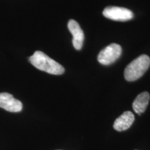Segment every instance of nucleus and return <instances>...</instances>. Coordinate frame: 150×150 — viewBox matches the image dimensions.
<instances>
[{
	"instance_id": "6",
	"label": "nucleus",
	"mask_w": 150,
	"mask_h": 150,
	"mask_svg": "<svg viewBox=\"0 0 150 150\" xmlns=\"http://www.w3.org/2000/svg\"><path fill=\"white\" fill-rule=\"evenodd\" d=\"M67 27L72 35V44L76 50L82 48L84 41V33L80 25L76 21L70 20L67 24Z\"/></svg>"
},
{
	"instance_id": "1",
	"label": "nucleus",
	"mask_w": 150,
	"mask_h": 150,
	"mask_svg": "<svg viewBox=\"0 0 150 150\" xmlns=\"http://www.w3.org/2000/svg\"><path fill=\"white\" fill-rule=\"evenodd\" d=\"M29 61L35 67L43 72L54 75L63 74L64 67L42 52L36 51L29 58Z\"/></svg>"
},
{
	"instance_id": "7",
	"label": "nucleus",
	"mask_w": 150,
	"mask_h": 150,
	"mask_svg": "<svg viewBox=\"0 0 150 150\" xmlns=\"http://www.w3.org/2000/svg\"><path fill=\"white\" fill-rule=\"evenodd\" d=\"M135 120L134 115L131 111H125L115 120L113 128L117 131H123L130 128Z\"/></svg>"
},
{
	"instance_id": "8",
	"label": "nucleus",
	"mask_w": 150,
	"mask_h": 150,
	"mask_svg": "<svg viewBox=\"0 0 150 150\" xmlns=\"http://www.w3.org/2000/svg\"><path fill=\"white\" fill-rule=\"evenodd\" d=\"M149 94L147 92H143L136 97L133 103V108L137 114L140 115L145 111L149 104Z\"/></svg>"
},
{
	"instance_id": "4",
	"label": "nucleus",
	"mask_w": 150,
	"mask_h": 150,
	"mask_svg": "<svg viewBox=\"0 0 150 150\" xmlns=\"http://www.w3.org/2000/svg\"><path fill=\"white\" fill-rule=\"evenodd\" d=\"M103 16L114 21L125 22L134 18L132 11L126 8L118 6H108L103 11Z\"/></svg>"
},
{
	"instance_id": "2",
	"label": "nucleus",
	"mask_w": 150,
	"mask_h": 150,
	"mask_svg": "<svg viewBox=\"0 0 150 150\" xmlns=\"http://www.w3.org/2000/svg\"><path fill=\"white\" fill-rule=\"evenodd\" d=\"M150 65V58L142 54L127 65L125 70V78L128 81H134L146 72Z\"/></svg>"
},
{
	"instance_id": "5",
	"label": "nucleus",
	"mask_w": 150,
	"mask_h": 150,
	"mask_svg": "<svg viewBox=\"0 0 150 150\" xmlns=\"http://www.w3.org/2000/svg\"><path fill=\"white\" fill-rule=\"evenodd\" d=\"M0 108L9 112H17L22 110V104L11 94L2 93H0Z\"/></svg>"
},
{
	"instance_id": "3",
	"label": "nucleus",
	"mask_w": 150,
	"mask_h": 150,
	"mask_svg": "<svg viewBox=\"0 0 150 150\" xmlns=\"http://www.w3.org/2000/svg\"><path fill=\"white\" fill-rule=\"evenodd\" d=\"M121 54V46L116 43H112L99 52L97 60L102 65H108L117 61Z\"/></svg>"
}]
</instances>
